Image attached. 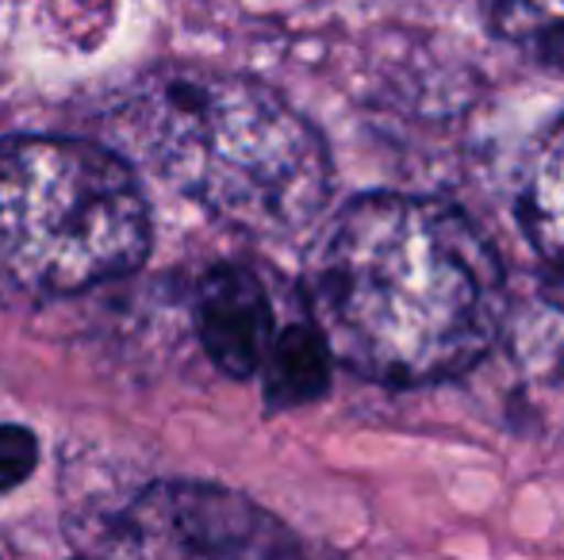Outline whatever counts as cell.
<instances>
[{"label": "cell", "instance_id": "5", "mask_svg": "<svg viewBox=\"0 0 564 560\" xmlns=\"http://www.w3.org/2000/svg\"><path fill=\"white\" fill-rule=\"evenodd\" d=\"M196 330L208 358L227 376L261 373L269 345H273V307L261 281L242 265H219L200 281L196 292Z\"/></svg>", "mask_w": 564, "mask_h": 560}, {"label": "cell", "instance_id": "4", "mask_svg": "<svg viewBox=\"0 0 564 560\" xmlns=\"http://www.w3.org/2000/svg\"><path fill=\"white\" fill-rule=\"evenodd\" d=\"M108 553L139 557H281L296 553L276 518L250 499L204 484L147 487L127 507Z\"/></svg>", "mask_w": 564, "mask_h": 560}, {"label": "cell", "instance_id": "1", "mask_svg": "<svg viewBox=\"0 0 564 560\" xmlns=\"http://www.w3.org/2000/svg\"><path fill=\"white\" fill-rule=\"evenodd\" d=\"M312 307L341 365L384 384H431L496 345L507 277L457 208L372 193L349 204L315 250Z\"/></svg>", "mask_w": 564, "mask_h": 560}, {"label": "cell", "instance_id": "9", "mask_svg": "<svg viewBox=\"0 0 564 560\" xmlns=\"http://www.w3.org/2000/svg\"><path fill=\"white\" fill-rule=\"evenodd\" d=\"M488 20L511 46L542 66L564 69V0H484Z\"/></svg>", "mask_w": 564, "mask_h": 560}, {"label": "cell", "instance_id": "2", "mask_svg": "<svg viewBox=\"0 0 564 560\" xmlns=\"http://www.w3.org/2000/svg\"><path fill=\"white\" fill-rule=\"evenodd\" d=\"M108 142L216 219L253 234L300 231L330 193L319 131L273 89L238 74H147L116 105Z\"/></svg>", "mask_w": 564, "mask_h": 560}, {"label": "cell", "instance_id": "10", "mask_svg": "<svg viewBox=\"0 0 564 560\" xmlns=\"http://www.w3.org/2000/svg\"><path fill=\"white\" fill-rule=\"evenodd\" d=\"M39 461V441L23 426H4L0 422V492H12L15 484L35 472Z\"/></svg>", "mask_w": 564, "mask_h": 560}, {"label": "cell", "instance_id": "3", "mask_svg": "<svg viewBox=\"0 0 564 560\" xmlns=\"http://www.w3.org/2000/svg\"><path fill=\"white\" fill-rule=\"evenodd\" d=\"M150 211L131 165L85 139L0 142V304L39 307L139 270Z\"/></svg>", "mask_w": 564, "mask_h": 560}, {"label": "cell", "instance_id": "6", "mask_svg": "<svg viewBox=\"0 0 564 560\" xmlns=\"http://www.w3.org/2000/svg\"><path fill=\"white\" fill-rule=\"evenodd\" d=\"M511 358L530 404L564 422V304H538L514 322Z\"/></svg>", "mask_w": 564, "mask_h": 560}, {"label": "cell", "instance_id": "8", "mask_svg": "<svg viewBox=\"0 0 564 560\" xmlns=\"http://www.w3.org/2000/svg\"><path fill=\"white\" fill-rule=\"evenodd\" d=\"M522 219L534 246L564 270V116L538 150L534 173L522 196Z\"/></svg>", "mask_w": 564, "mask_h": 560}, {"label": "cell", "instance_id": "7", "mask_svg": "<svg viewBox=\"0 0 564 560\" xmlns=\"http://www.w3.org/2000/svg\"><path fill=\"white\" fill-rule=\"evenodd\" d=\"M265 399L269 407H300L319 399L330 388V345L315 322H296L273 334L265 361Z\"/></svg>", "mask_w": 564, "mask_h": 560}]
</instances>
